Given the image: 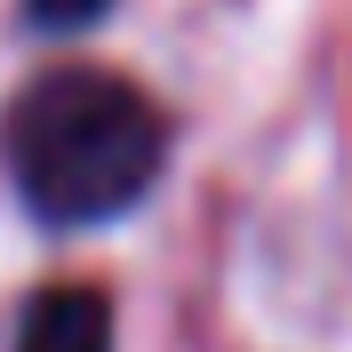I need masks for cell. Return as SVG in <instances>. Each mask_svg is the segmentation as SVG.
I'll return each mask as SVG.
<instances>
[{
	"instance_id": "obj_1",
	"label": "cell",
	"mask_w": 352,
	"mask_h": 352,
	"mask_svg": "<svg viewBox=\"0 0 352 352\" xmlns=\"http://www.w3.org/2000/svg\"><path fill=\"white\" fill-rule=\"evenodd\" d=\"M0 168L8 192L48 232L129 217L168 168V112L104 65H56L8 96L0 112Z\"/></svg>"
},
{
	"instance_id": "obj_2",
	"label": "cell",
	"mask_w": 352,
	"mask_h": 352,
	"mask_svg": "<svg viewBox=\"0 0 352 352\" xmlns=\"http://www.w3.org/2000/svg\"><path fill=\"white\" fill-rule=\"evenodd\" d=\"M8 352H112V296L104 288H41L16 320V344Z\"/></svg>"
},
{
	"instance_id": "obj_3",
	"label": "cell",
	"mask_w": 352,
	"mask_h": 352,
	"mask_svg": "<svg viewBox=\"0 0 352 352\" xmlns=\"http://www.w3.org/2000/svg\"><path fill=\"white\" fill-rule=\"evenodd\" d=\"M112 0H24V16L41 24V32H80V24H96Z\"/></svg>"
}]
</instances>
